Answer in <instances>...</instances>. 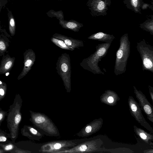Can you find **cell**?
<instances>
[{"mask_svg": "<svg viewBox=\"0 0 153 153\" xmlns=\"http://www.w3.org/2000/svg\"><path fill=\"white\" fill-rule=\"evenodd\" d=\"M30 120L34 126L47 136L57 137L60 133L57 126L52 120L45 114L30 111Z\"/></svg>", "mask_w": 153, "mask_h": 153, "instance_id": "1", "label": "cell"}, {"mask_svg": "<svg viewBox=\"0 0 153 153\" xmlns=\"http://www.w3.org/2000/svg\"><path fill=\"white\" fill-rule=\"evenodd\" d=\"M111 44L103 43L96 45L95 52L88 57L84 59L80 63L81 66L84 69L94 74L104 75L98 64L101 59L106 56Z\"/></svg>", "mask_w": 153, "mask_h": 153, "instance_id": "2", "label": "cell"}, {"mask_svg": "<svg viewBox=\"0 0 153 153\" xmlns=\"http://www.w3.org/2000/svg\"><path fill=\"white\" fill-rule=\"evenodd\" d=\"M130 52V43L128 34L123 35L120 40V46L116 53L114 73L117 76L125 73Z\"/></svg>", "mask_w": 153, "mask_h": 153, "instance_id": "3", "label": "cell"}, {"mask_svg": "<svg viewBox=\"0 0 153 153\" xmlns=\"http://www.w3.org/2000/svg\"><path fill=\"white\" fill-rule=\"evenodd\" d=\"M22 100L19 94L16 95L10 109L7 119V127L12 139H15L18 136L19 127L22 116L20 112Z\"/></svg>", "mask_w": 153, "mask_h": 153, "instance_id": "4", "label": "cell"}, {"mask_svg": "<svg viewBox=\"0 0 153 153\" xmlns=\"http://www.w3.org/2000/svg\"><path fill=\"white\" fill-rule=\"evenodd\" d=\"M56 69L63 82L66 92L70 93L71 90V66L69 54L63 53L59 57L56 63Z\"/></svg>", "mask_w": 153, "mask_h": 153, "instance_id": "5", "label": "cell"}, {"mask_svg": "<svg viewBox=\"0 0 153 153\" xmlns=\"http://www.w3.org/2000/svg\"><path fill=\"white\" fill-rule=\"evenodd\" d=\"M103 144L100 138L87 139L71 148L64 149L57 153H92L99 150Z\"/></svg>", "mask_w": 153, "mask_h": 153, "instance_id": "6", "label": "cell"}, {"mask_svg": "<svg viewBox=\"0 0 153 153\" xmlns=\"http://www.w3.org/2000/svg\"><path fill=\"white\" fill-rule=\"evenodd\" d=\"M142 61L143 71L153 73V47L144 39L137 43L136 46Z\"/></svg>", "mask_w": 153, "mask_h": 153, "instance_id": "7", "label": "cell"}, {"mask_svg": "<svg viewBox=\"0 0 153 153\" xmlns=\"http://www.w3.org/2000/svg\"><path fill=\"white\" fill-rule=\"evenodd\" d=\"M87 139L60 140L49 141L43 144L38 151L42 153H57L64 149L76 146Z\"/></svg>", "mask_w": 153, "mask_h": 153, "instance_id": "8", "label": "cell"}, {"mask_svg": "<svg viewBox=\"0 0 153 153\" xmlns=\"http://www.w3.org/2000/svg\"><path fill=\"white\" fill-rule=\"evenodd\" d=\"M128 103L130 114L140 125L144 127L152 134L153 128L146 121L142 113V110L139 104L132 96H129Z\"/></svg>", "mask_w": 153, "mask_h": 153, "instance_id": "9", "label": "cell"}, {"mask_svg": "<svg viewBox=\"0 0 153 153\" xmlns=\"http://www.w3.org/2000/svg\"><path fill=\"white\" fill-rule=\"evenodd\" d=\"M134 92L139 102V105L141 109L147 117V118L153 123V107L149 102L145 95L140 90H138L134 86Z\"/></svg>", "mask_w": 153, "mask_h": 153, "instance_id": "10", "label": "cell"}, {"mask_svg": "<svg viewBox=\"0 0 153 153\" xmlns=\"http://www.w3.org/2000/svg\"><path fill=\"white\" fill-rule=\"evenodd\" d=\"M103 123V120L102 118L95 119L86 124L76 135L79 137H88L99 131Z\"/></svg>", "mask_w": 153, "mask_h": 153, "instance_id": "11", "label": "cell"}, {"mask_svg": "<svg viewBox=\"0 0 153 153\" xmlns=\"http://www.w3.org/2000/svg\"><path fill=\"white\" fill-rule=\"evenodd\" d=\"M24 67L22 71L17 78L19 80L25 76L31 69L36 61L35 53L33 50L29 49L23 53Z\"/></svg>", "mask_w": 153, "mask_h": 153, "instance_id": "12", "label": "cell"}, {"mask_svg": "<svg viewBox=\"0 0 153 153\" xmlns=\"http://www.w3.org/2000/svg\"><path fill=\"white\" fill-rule=\"evenodd\" d=\"M100 98L101 102L111 106L116 105L120 99L115 92L110 90L105 91Z\"/></svg>", "mask_w": 153, "mask_h": 153, "instance_id": "13", "label": "cell"}, {"mask_svg": "<svg viewBox=\"0 0 153 153\" xmlns=\"http://www.w3.org/2000/svg\"><path fill=\"white\" fill-rule=\"evenodd\" d=\"M15 58L8 54L3 56L0 65V74H5L10 71L13 68Z\"/></svg>", "mask_w": 153, "mask_h": 153, "instance_id": "14", "label": "cell"}, {"mask_svg": "<svg viewBox=\"0 0 153 153\" xmlns=\"http://www.w3.org/2000/svg\"><path fill=\"white\" fill-rule=\"evenodd\" d=\"M52 37L63 40L66 45L74 49L84 46L83 42L82 41L74 39L63 35L55 33L53 35Z\"/></svg>", "mask_w": 153, "mask_h": 153, "instance_id": "15", "label": "cell"}, {"mask_svg": "<svg viewBox=\"0 0 153 153\" xmlns=\"http://www.w3.org/2000/svg\"><path fill=\"white\" fill-rule=\"evenodd\" d=\"M23 135L32 140L40 141L43 137V134L39 131L30 126H25L23 129Z\"/></svg>", "mask_w": 153, "mask_h": 153, "instance_id": "16", "label": "cell"}, {"mask_svg": "<svg viewBox=\"0 0 153 153\" xmlns=\"http://www.w3.org/2000/svg\"><path fill=\"white\" fill-rule=\"evenodd\" d=\"M9 38L11 37L6 30L0 32V56H4L7 52L10 42Z\"/></svg>", "mask_w": 153, "mask_h": 153, "instance_id": "17", "label": "cell"}, {"mask_svg": "<svg viewBox=\"0 0 153 153\" xmlns=\"http://www.w3.org/2000/svg\"><path fill=\"white\" fill-rule=\"evenodd\" d=\"M59 24L64 28L71 30L75 32H78L83 26L82 24L74 20L65 21L59 20Z\"/></svg>", "mask_w": 153, "mask_h": 153, "instance_id": "18", "label": "cell"}, {"mask_svg": "<svg viewBox=\"0 0 153 153\" xmlns=\"http://www.w3.org/2000/svg\"><path fill=\"white\" fill-rule=\"evenodd\" d=\"M134 130L136 135L146 143L153 146V136L152 134L148 133L143 129L136 126H133Z\"/></svg>", "mask_w": 153, "mask_h": 153, "instance_id": "19", "label": "cell"}, {"mask_svg": "<svg viewBox=\"0 0 153 153\" xmlns=\"http://www.w3.org/2000/svg\"><path fill=\"white\" fill-rule=\"evenodd\" d=\"M115 38V37L113 35L107 34L102 32H99L93 34L88 37V39L111 44Z\"/></svg>", "mask_w": 153, "mask_h": 153, "instance_id": "20", "label": "cell"}, {"mask_svg": "<svg viewBox=\"0 0 153 153\" xmlns=\"http://www.w3.org/2000/svg\"><path fill=\"white\" fill-rule=\"evenodd\" d=\"M7 11V16L9 25V30L11 36H13L15 34L16 24L15 19L12 11L8 8H6Z\"/></svg>", "mask_w": 153, "mask_h": 153, "instance_id": "21", "label": "cell"}, {"mask_svg": "<svg viewBox=\"0 0 153 153\" xmlns=\"http://www.w3.org/2000/svg\"><path fill=\"white\" fill-rule=\"evenodd\" d=\"M51 42L60 48L68 50L73 51L74 49L66 45L64 41L60 39L52 37L51 39Z\"/></svg>", "mask_w": 153, "mask_h": 153, "instance_id": "22", "label": "cell"}, {"mask_svg": "<svg viewBox=\"0 0 153 153\" xmlns=\"http://www.w3.org/2000/svg\"><path fill=\"white\" fill-rule=\"evenodd\" d=\"M47 14L50 17H56L59 20H64V15L62 11L60 10L57 12L53 10H50Z\"/></svg>", "mask_w": 153, "mask_h": 153, "instance_id": "23", "label": "cell"}, {"mask_svg": "<svg viewBox=\"0 0 153 153\" xmlns=\"http://www.w3.org/2000/svg\"><path fill=\"white\" fill-rule=\"evenodd\" d=\"M7 88L6 84L3 82L0 84V96L2 97L4 96Z\"/></svg>", "mask_w": 153, "mask_h": 153, "instance_id": "24", "label": "cell"}, {"mask_svg": "<svg viewBox=\"0 0 153 153\" xmlns=\"http://www.w3.org/2000/svg\"><path fill=\"white\" fill-rule=\"evenodd\" d=\"M97 7L98 10H102L105 8V4L103 1H100L98 2Z\"/></svg>", "mask_w": 153, "mask_h": 153, "instance_id": "25", "label": "cell"}, {"mask_svg": "<svg viewBox=\"0 0 153 153\" xmlns=\"http://www.w3.org/2000/svg\"><path fill=\"white\" fill-rule=\"evenodd\" d=\"M8 2L7 0H0V14L2 9Z\"/></svg>", "mask_w": 153, "mask_h": 153, "instance_id": "26", "label": "cell"}, {"mask_svg": "<svg viewBox=\"0 0 153 153\" xmlns=\"http://www.w3.org/2000/svg\"><path fill=\"white\" fill-rule=\"evenodd\" d=\"M149 93L150 95L151 99L152 102H153V87L150 85H148Z\"/></svg>", "mask_w": 153, "mask_h": 153, "instance_id": "27", "label": "cell"}, {"mask_svg": "<svg viewBox=\"0 0 153 153\" xmlns=\"http://www.w3.org/2000/svg\"><path fill=\"white\" fill-rule=\"evenodd\" d=\"M5 115V112L1 110H0V124L3 121V120H4Z\"/></svg>", "mask_w": 153, "mask_h": 153, "instance_id": "28", "label": "cell"}, {"mask_svg": "<svg viewBox=\"0 0 153 153\" xmlns=\"http://www.w3.org/2000/svg\"><path fill=\"white\" fill-rule=\"evenodd\" d=\"M13 146L12 144H9L6 146L4 148L5 150L9 151L12 149L13 148Z\"/></svg>", "mask_w": 153, "mask_h": 153, "instance_id": "29", "label": "cell"}, {"mask_svg": "<svg viewBox=\"0 0 153 153\" xmlns=\"http://www.w3.org/2000/svg\"><path fill=\"white\" fill-rule=\"evenodd\" d=\"M131 2L132 5L135 7H137L138 4V0H131Z\"/></svg>", "mask_w": 153, "mask_h": 153, "instance_id": "30", "label": "cell"}, {"mask_svg": "<svg viewBox=\"0 0 153 153\" xmlns=\"http://www.w3.org/2000/svg\"><path fill=\"white\" fill-rule=\"evenodd\" d=\"M7 140L6 137L3 136H0V142H4Z\"/></svg>", "mask_w": 153, "mask_h": 153, "instance_id": "31", "label": "cell"}, {"mask_svg": "<svg viewBox=\"0 0 153 153\" xmlns=\"http://www.w3.org/2000/svg\"><path fill=\"white\" fill-rule=\"evenodd\" d=\"M6 30L4 29H2L1 28V21H0V32H3L5 31Z\"/></svg>", "mask_w": 153, "mask_h": 153, "instance_id": "32", "label": "cell"}, {"mask_svg": "<svg viewBox=\"0 0 153 153\" xmlns=\"http://www.w3.org/2000/svg\"><path fill=\"white\" fill-rule=\"evenodd\" d=\"M2 83V82L1 81V80H0V84H1Z\"/></svg>", "mask_w": 153, "mask_h": 153, "instance_id": "33", "label": "cell"}, {"mask_svg": "<svg viewBox=\"0 0 153 153\" xmlns=\"http://www.w3.org/2000/svg\"><path fill=\"white\" fill-rule=\"evenodd\" d=\"M59 0V1H62V0Z\"/></svg>", "mask_w": 153, "mask_h": 153, "instance_id": "34", "label": "cell"}, {"mask_svg": "<svg viewBox=\"0 0 153 153\" xmlns=\"http://www.w3.org/2000/svg\"></svg>", "mask_w": 153, "mask_h": 153, "instance_id": "35", "label": "cell"}]
</instances>
